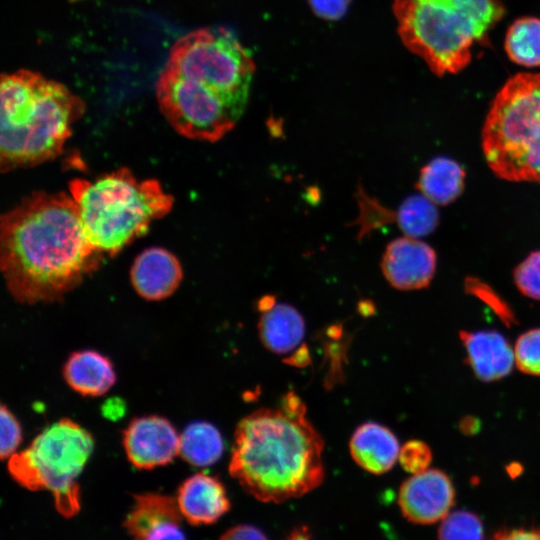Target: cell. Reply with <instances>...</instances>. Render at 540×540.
I'll return each mask as SVG.
<instances>
[{
  "mask_svg": "<svg viewBox=\"0 0 540 540\" xmlns=\"http://www.w3.org/2000/svg\"><path fill=\"white\" fill-rule=\"evenodd\" d=\"M176 499L159 493L134 497L124 526L134 540H186Z\"/></svg>",
  "mask_w": 540,
  "mask_h": 540,
  "instance_id": "obj_13",
  "label": "cell"
},
{
  "mask_svg": "<svg viewBox=\"0 0 540 540\" xmlns=\"http://www.w3.org/2000/svg\"><path fill=\"white\" fill-rule=\"evenodd\" d=\"M66 383L83 396H101L116 382V373L108 357L95 350L73 352L63 368Z\"/></svg>",
  "mask_w": 540,
  "mask_h": 540,
  "instance_id": "obj_18",
  "label": "cell"
},
{
  "mask_svg": "<svg viewBox=\"0 0 540 540\" xmlns=\"http://www.w3.org/2000/svg\"><path fill=\"white\" fill-rule=\"evenodd\" d=\"M323 449L305 404L288 392L277 407L256 410L239 421L228 470L257 500L281 503L322 483Z\"/></svg>",
  "mask_w": 540,
  "mask_h": 540,
  "instance_id": "obj_2",
  "label": "cell"
},
{
  "mask_svg": "<svg viewBox=\"0 0 540 540\" xmlns=\"http://www.w3.org/2000/svg\"><path fill=\"white\" fill-rule=\"evenodd\" d=\"M180 435L166 418L151 415L133 419L123 434L129 462L138 469H153L179 455Z\"/></svg>",
  "mask_w": 540,
  "mask_h": 540,
  "instance_id": "obj_11",
  "label": "cell"
},
{
  "mask_svg": "<svg viewBox=\"0 0 540 540\" xmlns=\"http://www.w3.org/2000/svg\"><path fill=\"white\" fill-rule=\"evenodd\" d=\"M397 224L406 236L423 237L435 230L439 213L435 204L424 195H411L397 210Z\"/></svg>",
  "mask_w": 540,
  "mask_h": 540,
  "instance_id": "obj_23",
  "label": "cell"
},
{
  "mask_svg": "<svg viewBox=\"0 0 540 540\" xmlns=\"http://www.w3.org/2000/svg\"><path fill=\"white\" fill-rule=\"evenodd\" d=\"M130 278L138 295L149 301H159L176 291L183 272L174 254L162 247H150L135 258Z\"/></svg>",
  "mask_w": 540,
  "mask_h": 540,
  "instance_id": "obj_14",
  "label": "cell"
},
{
  "mask_svg": "<svg viewBox=\"0 0 540 540\" xmlns=\"http://www.w3.org/2000/svg\"><path fill=\"white\" fill-rule=\"evenodd\" d=\"M459 429L465 435H473L480 430V420L474 416L463 417L459 422Z\"/></svg>",
  "mask_w": 540,
  "mask_h": 540,
  "instance_id": "obj_33",
  "label": "cell"
},
{
  "mask_svg": "<svg viewBox=\"0 0 540 540\" xmlns=\"http://www.w3.org/2000/svg\"><path fill=\"white\" fill-rule=\"evenodd\" d=\"M103 255L68 193L34 192L1 216L0 267L20 303L62 298L99 269Z\"/></svg>",
  "mask_w": 540,
  "mask_h": 540,
  "instance_id": "obj_1",
  "label": "cell"
},
{
  "mask_svg": "<svg viewBox=\"0 0 540 540\" xmlns=\"http://www.w3.org/2000/svg\"><path fill=\"white\" fill-rule=\"evenodd\" d=\"M464 181L465 171L456 161L437 157L421 169L417 188L435 205H447L460 196Z\"/></svg>",
  "mask_w": 540,
  "mask_h": 540,
  "instance_id": "obj_20",
  "label": "cell"
},
{
  "mask_svg": "<svg viewBox=\"0 0 540 540\" xmlns=\"http://www.w3.org/2000/svg\"><path fill=\"white\" fill-rule=\"evenodd\" d=\"M1 459H9L22 441V431L14 414L5 406H1Z\"/></svg>",
  "mask_w": 540,
  "mask_h": 540,
  "instance_id": "obj_29",
  "label": "cell"
},
{
  "mask_svg": "<svg viewBox=\"0 0 540 540\" xmlns=\"http://www.w3.org/2000/svg\"><path fill=\"white\" fill-rule=\"evenodd\" d=\"M381 269L396 289L410 291L429 286L436 270V253L431 246L405 236L391 241L383 254Z\"/></svg>",
  "mask_w": 540,
  "mask_h": 540,
  "instance_id": "obj_12",
  "label": "cell"
},
{
  "mask_svg": "<svg viewBox=\"0 0 540 540\" xmlns=\"http://www.w3.org/2000/svg\"><path fill=\"white\" fill-rule=\"evenodd\" d=\"M507 472L510 474L511 477H515L520 474L521 465L513 463L512 465L507 467Z\"/></svg>",
  "mask_w": 540,
  "mask_h": 540,
  "instance_id": "obj_36",
  "label": "cell"
},
{
  "mask_svg": "<svg viewBox=\"0 0 540 540\" xmlns=\"http://www.w3.org/2000/svg\"><path fill=\"white\" fill-rule=\"evenodd\" d=\"M504 48L514 63L540 66V19L523 17L514 21L507 30Z\"/></svg>",
  "mask_w": 540,
  "mask_h": 540,
  "instance_id": "obj_22",
  "label": "cell"
},
{
  "mask_svg": "<svg viewBox=\"0 0 540 540\" xmlns=\"http://www.w3.org/2000/svg\"><path fill=\"white\" fill-rule=\"evenodd\" d=\"M439 540H484L481 519L473 512L457 510L449 513L438 529Z\"/></svg>",
  "mask_w": 540,
  "mask_h": 540,
  "instance_id": "obj_24",
  "label": "cell"
},
{
  "mask_svg": "<svg viewBox=\"0 0 540 540\" xmlns=\"http://www.w3.org/2000/svg\"><path fill=\"white\" fill-rule=\"evenodd\" d=\"M0 100L2 172L33 167L60 155L85 109L64 85L27 70L2 75Z\"/></svg>",
  "mask_w": 540,
  "mask_h": 540,
  "instance_id": "obj_3",
  "label": "cell"
},
{
  "mask_svg": "<svg viewBox=\"0 0 540 540\" xmlns=\"http://www.w3.org/2000/svg\"><path fill=\"white\" fill-rule=\"evenodd\" d=\"M216 94L243 113L255 65L238 40L225 29H201L179 39L165 67Z\"/></svg>",
  "mask_w": 540,
  "mask_h": 540,
  "instance_id": "obj_8",
  "label": "cell"
},
{
  "mask_svg": "<svg viewBox=\"0 0 540 540\" xmlns=\"http://www.w3.org/2000/svg\"><path fill=\"white\" fill-rule=\"evenodd\" d=\"M496 176L540 184V73L511 77L491 103L481 133Z\"/></svg>",
  "mask_w": 540,
  "mask_h": 540,
  "instance_id": "obj_6",
  "label": "cell"
},
{
  "mask_svg": "<svg viewBox=\"0 0 540 540\" xmlns=\"http://www.w3.org/2000/svg\"><path fill=\"white\" fill-rule=\"evenodd\" d=\"M309 353L305 346H302L297 350L295 354H293L289 359L288 362L293 365L297 366H305L309 363Z\"/></svg>",
  "mask_w": 540,
  "mask_h": 540,
  "instance_id": "obj_34",
  "label": "cell"
},
{
  "mask_svg": "<svg viewBox=\"0 0 540 540\" xmlns=\"http://www.w3.org/2000/svg\"><path fill=\"white\" fill-rule=\"evenodd\" d=\"M284 540H312V536L308 527L298 526Z\"/></svg>",
  "mask_w": 540,
  "mask_h": 540,
  "instance_id": "obj_35",
  "label": "cell"
},
{
  "mask_svg": "<svg viewBox=\"0 0 540 540\" xmlns=\"http://www.w3.org/2000/svg\"><path fill=\"white\" fill-rule=\"evenodd\" d=\"M405 47L441 77L463 70L504 15L498 0H393Z\"/></svg>",
  "mask_w": 540,
  "mask_h": 540,
  "instance_id": "obj_4",
  "label": "cell"
},
{
  "mask_svg": "<svg viewBox=\"0 0 540 540\" xmlns=\"http://www.w3.org/2000/svg\"><path fill=\"white\" fill-rule=\"evenodd\" d=\"M258 332L268 350L285 354L295 349L303 339L305 323L293 306L276 302L270 309L261 312Z\"/></svg>",
  "mask_w": 540,
  "mask_h": 540,
  "instance_id": "obj_19",
  "label": "cell"
},
{
  "mask_svg": "<svg viewBox=\"0 0 540 540\" xmlns=\"http://www.w3.org/2000/svg\"><path fill=\"white\" fill-rule=\"evenodd\" d=\"M398 459L405 471L418 474L429 469L432 462V451L425 442L413 439L400 447Z\"/></svg>",
  "mask_w": 540,
  "mask_h": 540,
  "instance_id": "obj_28",
  "label": "cell"
},
{
  "mask_svg": "<svg viewBox=\"0 0 540 540\" xmlns=\"http://www.w3.org/2000/svg\"><path fill=\"white\" fill-rule=\"evenodd\" d=\"M349 448L353 460L373 474L388 472L395 465L400 452L394 433L374 422L364 423L354 431Z\"/></svg>",
  "mask_w": 540,
  "mask_h": 540,
  "instance_id": "obj_17",
  "label": "cell"
},
{
  "mask_svg": "<svg viewBox=\"0 0 540 540\" xmlns=\"http://www.w3.org/2000/svg\"><path fill=\"white\" fill-rule=\"evenodd\" d=\"M224 451L219 430L211 423L196 421L188 424L180 435L179 455L196 467L216 463Z\"/></svg>",
  "mask_w": 540,
  "mask_h": 540,
  "instance_id": "obj_21",
  "label": "cell"
},
{
  "mask_svg": "<svg viewBox=\"0 0 540 540\" xmlns=\"http://www.w3.org/2000/svg\"><path fill=\"white\" fill-rule=\"evenodd\" d=\"M465 290L484 302L507 327L518 323L509 304L486 283L473 277L466 278Z\"/></svg>",
  "mask_w": 540,
  "mask_h": 540,
  "instance_id": "obj_26",
  "label": "cell"
},
{
  "mask_svg": "<svg viewBox=\"0 0 540 540\" xmlns=\"http://www.w3.org/2000/svg\"><path fill=\"white\" fill-rule=\"evenodd\" d=\"M517 368L528 375L540 376V328L523 332L514 346Z\"/></svg>",
  "mask_w": 540,
  "mask_h": 540,
  "instance_id": "obj_25",
  "label": "cell"
},
{
  "mask_svg": "<svg viewBox=\"0 0 540 540\" xmlns=\"http://www.w3.org/2000/svg\"><path fill=\"white\" fill-rule=\"evenodd\" d=\"M219 540H268L259 528L249 524H239L229 528Z\"/></svg>",
  "mask_w": 540,
  "mask_h": 540,
  "instance_id": "obj_32",
  "label": "cell"
},
{
  "mask_svg": "<svg viewBox=\"0 0 540 540\" xmlns=\"http://www.w3.org/2000/svg\"><path fill=\"white\" fill-rule=\"evenodd\" d=\"M513 279L522 295L540 300V250L530 253L516 266Z\"/></svg>",
  "mask_w": 540,
  "mask_h": 540,
  "instance_id": "obj_27",
  "label": "cell"
},
{
  "mask_svg": "<svg viewBox=\"0 0 540 540\" xmlns=\"http://www.w3.org/2000/svg\"><path fill=\"white\" fill-rule=\"evenodd\" d=\"M94 448L91 434L63 418L44 429L23 451L8 459V470L21 486L49 490L58 512L71 517L80 509L77 478Z\"/></svg>",
  "mask_w": 540,
  "mask_h": 540,
  "instance_id": "obj_7",
  "label": "cell"
},
{
  "mask_svg": "<svg viewBox=\"0 0 540 540\" xmlns=\"http://www.w3.org/2000/svg\"><path fill=\"white\" fill-rule=\"evenodd\" d=\"M459 337L466 352L465 362L483 382L508 376L515 362L514 349L496 330H461Z\"/></svg>",
  "mask_w": 540,
  "mask_h": 540,
  "instance_id": "obj_15",
  "label": "cell"
},
{
  "mask_svg": "<svg viewBox=\"0 0 540 540\" xmlns=\"http://www.w3.org/2000/svg\"><path fill=\"white\" fill-rule=\"evenodd\" d=\"M490 540H540V526L502 528Z\"/></svg>",
  "mask_w": 540,
  "mask_h": 540,
  "instance_id": "obj_31",
  "label": "cell"
},
{
  "mask_svg": "<svg viewBox=\"0 0 540 540\" xmlns=\"http://www.w3.org/2000/svg\"><path fill=\"white\" fill-rule=\"evenodd\" d=\"M156 95L169 124L180 135L193 140L218 141L242 115L213 92L166 68L157 80Z\"/></svg>",
  "mask_w": 540,
  "mask_h": 540,
  "instance_id": "obj_9",
  "label": "cell"
},
{
  "mask_svg": "<svg viewBox=\"0 0 540 540\" xmlns=\"http://www.w3.org/2000/svg\"><path fill=\"white\" fill-rule=\"evenodd\" d=\"M454 502V485L439 469L413 474L402 483L398 494V505L404 518L421 525L443 520Z\"/></svg>",
  "mask_w": 540,
  "mask_h": 540,
  "instance_id": "obj_10",
  "label": "cell"
},
{
  "mask_svg": "<svg viewBox=\"0 0 540 540\" xmlns=\"http://www.w3.org/2000/svg\"><path fill=\"white\" fill-rule=\"evenodd\" d=\"M309 2L317 15L335 20L343 16L350 0H309Z\"/></svg>",
  "mask_w": 540,
  "mask_h": 540,
  "instance_id": "obj_30",
  "label": "cell"
},
{
  "mask_svg": "<svg viewBox=\"0 0 540 540\" xmlns=\"http://www.w3.org/2000/svg\"><path fill=\"white\" fill-rule=\"evenodd\" d=\"M176 501L183 518L193 525L212 524L230 509L221 481L204 473L187 478L178 489Z\"/></svg>",
  "mask_w": 540,
  "mask_h": 540,
  "instance_id": "obj_16",
  "label": "cell"
},
{
  "mask_svg": "<svg viewBox=\"0 0 540 540\" xmlns=\"http://www.w3.org/2000/svg\"><path fill=\"white\" fill-rule=\"evenodd\" d=\"M85 233L103 254L114 256L173 207V197L155 179H137L119 168L93 180L69 183Z\"/></svg>",
  "mask_w": 540,
  "mask_h": 540,
  "instance_id": "obj_5",
  "label": "cell"
}]
</instances>
